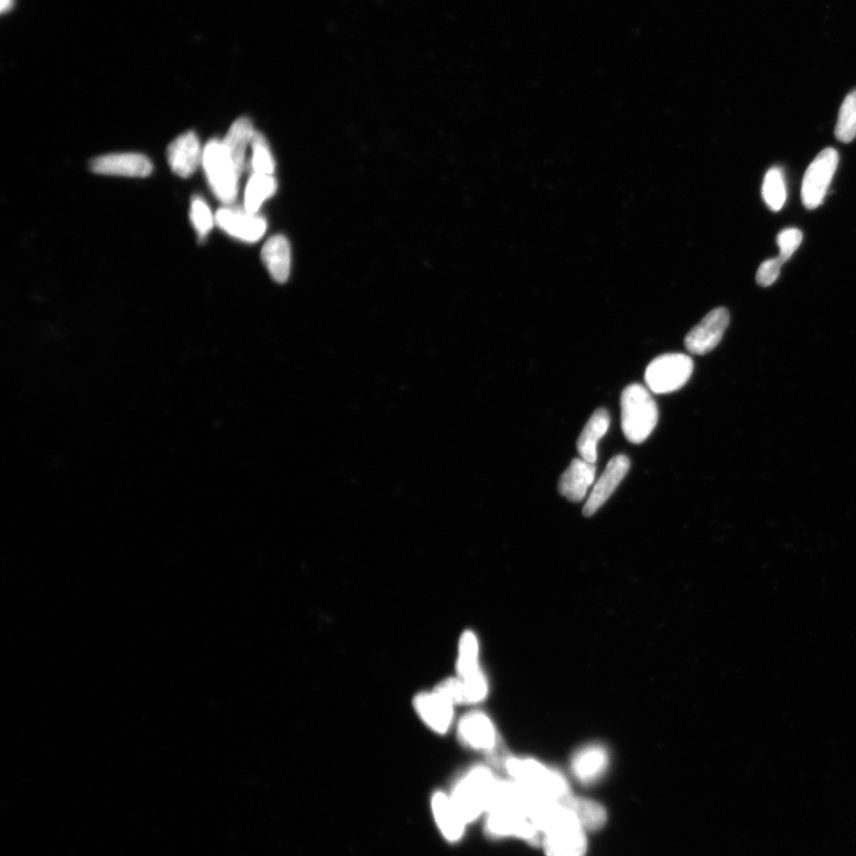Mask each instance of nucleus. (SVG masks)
<instances>
[{"mask_svg":"<svg viewBox=\"0 0 856 856\" xmlns=\"http://www.w3.org/2000/svg\"><path fill=\"white\" fill-rule=\"evenodd\" d=\"M631 468V461L625 455L615 456L610 459L606 470L600 480L596 482L593 492L590 493L587 503L583 508L584 516H593L606 503L610 496L620 486L623 478Z\"/></svg>","mask_w":856,"mask_h":856,"instance_id":"11","label":"nucleus"},{"mask_svg":"<svg viewBox=\"0 0 856 856\" xmlns=\"http://www.w3.org/2000/svg\"><path fill=\"white\" fill-rule=\"evenodd\" d=\"M251 147H253V161H251V165H253L254 173L273 175L275 171L274 157L272 151H270L266 137L261 132H254Z\"/></svg>","mask_w":856,"mask_h":856,"instance_id":"25","label":"nucleus"},{"mask_svg":"<svg viewBox=\"0 0 856 856\" xmlns=\"http://www.w3.org/2000/svg\"><path fill=\"white\" fill-rule=\"evenodd\" d=\"M837 166H839V153L833 148L822 150L811 162L805 172L802 185V201L808 210H815L822 205Z\"/></svg>","mask_w":856,"mask_h":856,"instance_id":"6","label":"nucleus"},{"mask_svg":"<svg viewBox=\"0 0 856 856\" xmlns=\"http://www.w3.org/2000/svg\"><path fill=\"white\" fill-rule=\"evenodd\" d=\"M432 809L438 826L446 839L452 842L461 839L467 822L458 813L451 797L446 796L443 792H437L432 798Z\"/></svg>","mask_w":856,"mask_h":856,"instance_id":"18","label":"nucleus"},{"mask_svg":"<svg viewBox=\"0 0 856 856\" xmlns=\"http://www.w3.org/2000/svg\"><path fill=\"white\" fill-rule=\"evenodd\" d=\"M694 371V362L683 354L659 356L648 365L645 381L656 394H669L683 388Z\"/></svg>","mask_w":856,"mask_h":856,"instance_id":"5","label":"nucleus"},{"mask_svg":"<svg viewBox=\"0 0 856 856\" xmlns=\"http://www.w3.org/2000/svg\"><path fill=\"white\" fill-rule=\"evenodd\" d=\"M596 464L575 458L559 480V493L571 502H581L593 486Z\"/></svg>","mask_w":856,"mask_h":856,"instance_id":"14","label":"nucleus"},{"mask_svg":"<svg viewBox=\"0 0 856 856\" xmlns=\"http://www.w3.org/2000/svg\"><path fill=\"white\" fill-rule=\"evenodd\" d=\"M457 676L467 677L482 670L480 666V644L477 635L465 631L458 642V657L456 664Z\"/></svg>","mask_w":856,"mask_h":856,"instance_id":"21","label":"nucleus"},{"mask_svg":"<svg viewBox=\"0 0 856 856\" xmlns=\"http://www.w3.org/2000/svg\"><path fill=\"white\" fill-rule=\"evenodd\" d=\"M803 234L801 230L785 229L778 235L777 242L780 250L779 258L783 263L788 262L801 245Z\"/></svg>","mask_w":856,"mask_h":856,"instance_id":"27","label":"nucleus"},{"mask_svg":"<svg viewBox=\"0 0 856 856\" xmlns=\"http://www.w3.org/2000/svg\"><path fill=\"white\" fill-rule=\"evenodd\" d=\"M262 261L272 278L279 283H285L291 274V245L283 236H274L264 244Z\"/></svg>","mask_w":856,"mask_h":856,"instance_id":"16","label":"nucleus"},{"mask_svg":"<svg viewBox=\"0 0 856 856\" xmlns=\"http://www.w3.org/2000/svg\"><path fill=\"white\" fill-rule=\"evenodd\" d=\"M835 136L843 143H851L856 138V90L848 94L841 105L837 118Z\"/></svg>","mask_w":856,"mask_h":856,"instance_id":"23","label":"nucleus"},{"mask_svg":"<svg viewBox=\"0 0 856 856\" xmlns=\"http://www.w3.org/2000/svg\"><path fill=\"white\" fill-rule=\"evenodd\" d=\"M413 706L425 725L437 734L448 733L455 720V704L437 690L420 692Z\"/></svg>","mask_w":856,"mask_h":856,"instance_id":"8","label":"nucleus"},{"mask_svg":"<svg viewBox=\"0 0 856 856\" xmlns=\"http://www.w3.org/2000/svg\"><path fill=\"white\" fill-rule=\"evenodd\" d=\"M203 166L217 199L228 205L234 203L241 173L238 172L222 141L212 140L207 143L204 149Z\"/></svg>","mask_w":856,"mask_h":856,"instance_id":"4","label":"nucleus"},{"mask_svg":"<svg viewBox=\"0 0 856 856\" xmlns=\"http://www.w3.org/2000/svg\"><path fill=\"white\" fill-rule=\"evenodd\" d=\"M254 132L250 119L242 117L232 124L228 135L222 141L241 174L245 166V153H247L248 144L253 140Z\"/></svg>","mask_w":856,"mask_h":856,"instance_id":"19","label":"nucleus"},{"mask_svg":"<svg viewBox=\"0 0 856 856\" xmlns=\"http://www.w3.org/2000/svg\"><path fill=\"white\" fill-rule=\"evenodd\" d=\"M779 257L765 261L758 269L757 282L759 286L770 287L779 278L783 266Z\"/></svg>","mask_w":856,"mask_h":856,"instance_id":"28","label":"nucleus"},{"mask_svg":"<svg viewBox=\"0 0 856 856\" xmlns=\"http://www.w3.org/2000/svg\"><path fill=\"white\" fill-rule=\"evenodd\" d=\"M560 803L575 814L585 830L594 832V830L601 829L607 822L606 810L601 804L590 801V799L569 795Z\"/></svg>","mask_w":856,"mask_h":856,"instance_id":"20","label":"nucleus"},{"mask_svg":"<svg viewBox=\"0 0 856 856\" xmlns=\"http://www.w3.org/2000/svg\"><path fill=\"white\" fill-rule=\"evenodd\" d=\"M609 426L610 417L606 409H596L587 425H585L577 442V451L584 461L596 464L597 444H599L602 437L606 436Z\"/></svg>","mask_w":856,"mask_h":856,"instance_id":"17","label":"nucleus"},{"mask_svg":"<svg viewBox=\"0 0 856 856\" xmlns=\"http://www.w3.org/2000/svg\"><path fill=\"white\" fill-rule=\"evenodd\" d=\"M216 222L226 234L249 243L257 242L267 230L266 220L258 214L230 207H224L217 212Z\"/></svg>","mask_w":856,"mask_h":856,"instance_id":"10","label":"nucleus"},{"mask_svg":"<svg viewBox=\"0 0 856 856\" xmlns=\"http://www.w3.org/2000/svg\"><path fill=\"white\" fill-rule=\"evenodd\" d=\"M729 320V312L726 308H715L688 333L685 338L686 349L695 355H706L714 350L722 341Z\"/></svg>","mask_w":856,"mask_h":856,"instance_id":"7","label":"nucleus"},{"mask_svg":"<svg viewBox=\"0 0 856 856\" xmlns=\"http://www.w3.org/2000/svg\"><path fill=\"white\" fill-rule=\"evenodd\" d=\"M191 219L195 231L198 232L199 238L204 239L207 235H209V232L212 230L214 219L210 207L207 206L203 199H193Z\"/></svg>","mask_w":856,"mask_h":856,"instance_id":"26","label":"nucleus"},{"mask_svg":"<svg viewBox=\"0 0 856 856\" xmlns=\"http://www.w3.org/2000/svg\"><path fill=\"white\" fill-rule=\"evenodd\" d=\"M505 767L514 782L534 796L547 801L563 802L571 795L569 784L562 774L537 760L508 757Z\"/></svg>","mask_w":856,"mask_h":856,"instance_id":"1","label":"nucleus"},{"mask_svg":"<svg viewBox=\"0 0 856 856\" xmlns=\"http://www.w3.org/2000/svg\"><path fill=\"white\" fill-rule=\"evenodd\" d=\"M763 198L772 211H780L786 201L784 173L778 167L766 173L763 185Z\"/></svg>","mask_w":856,"mask_h":856,"instance_id":"24","label":"nucleus"},{"mask_svg":"<svg viewBox=\"0 0 856 856\" xmlns=\"http://www.w3.org/2000/svg\"><path fill=\"white\" fill-rule=\"evenodd\" d=\"M203 156L199 138L192 131L176 138L167 149L169 166L181 178H190L203 163Z\"/></svg>","mask_w":856,"mask_h":856,"instance_id":"13","label":"nucleus"},{"mask_svg":"<svg viewBox=\"0 0 856 856\" xmlns=\"http://www.w3.org/2000/svg\"><path fill=\"white\" fill-rule=\"evenodd\" d=\"M276 191V181L273 175L255 174L251 176L245 190L244 210L257 214L262 204Z\"/></svg>","mask_w":856,"mask_h":856,"instance_id":"22","label":"nucleus"},{"mask_svg":"<svg viewBox=\"0 0 856 856\" xmlns=\"http://www.w3.org/2000/svg\"><path fill=\"white\" fill-rule=\"evenodd\" d=\"M609 766V754L607 749L600 745H591L582 748L574 759L571 769L575 777L584 784H591L599 780Z\"/></svg>","mask_w":856,"mask_h":856,"instance_id":"15","label":"nucleus"},{"mask_svg":"<svg viewBox=\"0 0 856 856\" xmlns=\"http://www.w3.org/2000/svg\"><path fill=\"white\" fill-rule=\"evenodd\" d=\"M90 169L93 173L102 175L146 178L153 172V165L148 157L142 154H111L92 160Z\"/></svg>","mask_w":856,"mask_h":856,"instance_id":"12","label":"nucleus"},{"mask_svg":"<svg viewBox=\"0 0 856 856\" xmlns=\"http://www.w3.org/2000/svg\"><path fill=\"white\" fill-rule=\"evenodd\" d=\"M12 0H2V10L6 11L10 8Z\"/></svg>","mask_w":856,"mask_h":856,"instance_id":"29","label":"nucleus"},{"mask_svg":"<svg viewBox=\"0 0 856 856\" xmlns=\"http://www.w3.org/2000/svg\"><path fill=\"white\" fill-rule=\"evenodd\" d=\"M622 431L628 442L642 444L658 424V407L650 390L631 385L621 395Z\"/></svg>","mask_w":856,"mask_h":856,"instance_id":"2","label":"nucleus"},{"mask_svg":"<svg viewBox=\"0 0 856 856\" xmlns=\"http://www.w3.org/2000/svg\"><path fill=\"white\" fill-rule=\"evenodd\" d=\"M457 733L459 740L465 746L475 751L488 752L495 755L499 746V735L495 725L486 714L472 711L464 715L458 722Z\"/></svg>","mask_w":856,"mask_h":856,"instance_id":"9","label":"nucleus"},{"mask_svg":"<svg viewBox=\"0 0 856 856\" xmlns=\"http://www.w3.org/2000/svg\"><path fill=\"white\" fill-rule=\"evenodd\" d=\"M499 783L492 771L478 766L459 780L451 801L465 822L470 823L488 811Z\"/></svg>","mask_w":856,"mask_h":856,"instance_id":"3","label":"nucleus"}]
</instances>
